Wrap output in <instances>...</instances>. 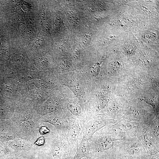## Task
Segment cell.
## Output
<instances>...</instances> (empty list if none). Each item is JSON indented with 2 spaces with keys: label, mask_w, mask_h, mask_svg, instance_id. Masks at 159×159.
Returning <instances> with one entry per match:
<instances>
[{
  "label": "cell",
  "mask_w": 159,
  "mask_h": 159,
  "mask_svg": "<svg viewBox=\"0 0 159 159\" xmlns=\"http://www.w3.org/2000/svg\"><path fill=\"white\" fill-rule=\"evenodd\" d=\"M124 138L114 132L109 125H106L95 132L88 140L90 157L109 158L116 153L117 147Z\"/></svg>",
  "instance_id": "6da1fadb"
},
{
  "label": "cell",
  "mask_w": 159,
  "mask_h": 159,
  "mask_svg": "<svg viewBox=\"0 0 159 159\" xmlns=\"http://www.w3.org/2000/svg\"><path fill=\"white\" fill-rule=\"evenodd\" d=\"M76 152L72 149L66 135L57 130L38 155V159H72Z\"/></svg>",
  "instance_id": "7a4b0ae2"
},
{
  "label": "cell",
  "mask_w": 159,
  "mask_h": 159,
  "mask_svg": "<svg viewBox=\"0 0 159 159\" xmlns=\"http://www.w3.org/2000/svg\"><path fill=\"white\" fill-rule=\"evenodd\" d=\"M11 155L26 159H36L39 150L30 141L19 137L7 142Z\"/></svg>",
  "instance_id": "3957f363"
},
{
  "label": "cell",
  "mask_w": 159,
  "mask_h": 159,
  "mask_svg": "<svg viewBox=\"0 0 159 159\" xmlns=\"http://www.w3.org/2000/svg\"><path fill=\"white\" fill-rule=\"evenodd\" d=\"M116 153L128 159H143L147 155L136 137L124 138L117 147Z\"/></svg>",
  "instance_id": "277c9868"
},
{
  "label": "cell",
  "mask_w": 159,
  "mask_h": 159,
  "mask_svg": "<svg viewBox=\"0 0 159 159\" xmlns=\"http://www.w3.org/2000/svg\"><path fill=\"white\" fill-rule=\"evenodd\" d=\"M158 114L154 111L147 110L138 107H127L122 118L139 125H146Z\"/></svg>",
  "instance_id": "5b68a950"
},
{
  "label": "cell",
  "mask_w": 159,
  "mask_h": 159,
  "mask_svg": "<svg viewBox=\"0 0 159 159\" xmlns=\"http://www.w3.org/2000/svg\"><path fill=\"white\" fill-rule=\"evenodd\" d=\"M136 137L147 155L159 152V141L156 139L146 125H139Z\"/></svg>",
  "instance_id": "8992f818"
},
{
  "label": "cell",
  "mask_w": 159,
  "mask_h": 159,
  "mask_svg": "<svg viewBox=\"0 0 159 159\" xmlns=\"http://www.w3.org/2000/svg\"><path fill=\"white\" fill-rule=\"evenodd\" d=\"M119 120L105 119L101 116L95 117L89 120L83 125L81 140H88L97 131L106 125L116 123Z\"/></svg>",
  "instance_id": "52a82bcc"
},
{
  "label": "cell",
  "mask_w": 159,
  "mask_h": 159,
  "mask_svg": "<svg viewBox=\"0 0 159 159\" xmlns=\"http://www.w3.org/2000/svg\"><path fill=\"white\" fill-rule=\"evenodd\" d=\"M109 125L114 132L124 138L136 137L139 124L121 118L116 123Z\"/></svg>",
  "instance_id": "ba28073f"
},
{
  "label": "cell",
  "mask_w": 159,
  "mask_h": 159,
  "mask_svg": "<svg viewBox=\"0 0 159 159\" xmlns=\"http://www.w3.org/2000/svg\"><path fill=\"white\" fill-rule=\"evenodd\" d=\"M68 120L69 125L66 135L72 150L76 152L77 147L81 141L84 124L72 118H68Z\"/></svg>",
  "instance_id": "9c48e42d"
},
{
  "label": "cell",
  "mask_w": 159,
  "mask_h": 159,
  "mask_svg": "<svg viewBox=\"0 0 159 159\" xmlns=\"http://www.w3.org/2000/svg\"><path fill=\"white\" fill-rule=\"evenodd\" d=\"M38 122L40 125L44 122L53 125L56 130L66 135L68 127V119L66 115L60 112H56L44 116L39 119Z\"/></svg>",
  "instance_id": "30bf717a"
},
{
  "label": "cell",
  "mask_w": 159,
  "mask_h": 159,
  "mask_svg": "<svg viewBox=\"0 0 159 159\" xmlns=\"http://www.w3.org/2000/svg\"><path fill=\"white\" fill-rule=\"evenodd\" d=\"M90 143L88 140H82L77 148L72 159H82L90 157Z\"/></svg>",
  "instance_id": "8fae6325"
},
{
  "label": "cell",
  "mask_w": 159,
  "mask_h": 159,
  "mask_svg": "<svg viewBox=\"0 0 159 159\" xmlns=\"http://www.w3.org/2000/svg\"><path fill=\"white\" fill-rule=\"evenodd\" d=\"M159 119L158 114L146 125L156 139L159 141Z\"/></svg>",
  "instance_id": "7c38bea8"
},
{
  "label": "cell",
  "mask_w": 159,
  "mask_h": 159,
  "mask_svg": "<svg viewBox=\"0 0 159 159\" xmlns=\"http://www.w3.org/2000/svg\"><path fill=\"white\" fill-rule=\"evenodd\" d=\"M44 43V38L41 36H37L34 42V45L37 47H40L42 46Z\"/></svg>",
  "instance_id": "4fadbf2b"
},
{
  "label": "cell",
  "mask_w": 159,
  "mask_h": 159,
  "mask_svg": "<svg viewBox=\"0 0 159 159\" xmlns=\"http://www.w3.org/2000/svg\"><path fill=\"white\" fill-rule=\"evenodd\" d=\"M38 131L41 135H45L51 132L47 127L42 125L39 126Z\"/></svg>",
  "instance_id": "5bb4252c"
},
{
  "label": "cell",
  "mask_w": 159,
  "mask_h": 159,
  "mask_svg": "<svg viewBox=\"0 0 159 159\" xmlns=\"http://www.w3.org/2000/svg\"><path fill=\"white\" fill-rule=\"evenodd\" d=\"M139 81L135 79L131 81L129 83L128 87L131 89L135 90L136 89L137 87H140V84H139Z\"/></svg>",
  "instance_id": "9a60e30c"
},
{
  "label": "cell",
  "mask_w": 159,
  "mask_h": 159,
  "mask_svg": "<svg viewBox=\"0 0 159 159\" xmlns=\"http://www.w3.org/2000/svg\"><path fill=\"white\" fill-rule=\"evenodd\" d=\"M143 159H159V152L147 155Z\"/></svg>",
  "instance_id": "2e32d148"
},
{
  "label": "cell",
  "mask_w": 159,
  "mask_h": 159,
  "mask_svg": "<svg viewBox=\"0 0 159 159\" xmlns=\"http://www.w3.org/2000/svg\"><path fill=\"white\" fill-rule=\"evenodd\" d=\"M108 159H128L125 157L121 156L117 153L112 156L110 158Z\"/></svg>",
  "instance_id": "e0dca14e"
},
{
  "label": "cell",
  "mask_w": 159,
  "mask_h": 159,
  "mask_svg": "<svg viewBox=\"0 0 159 159\" xmlns=\"http://www.w3.org/2000/svg\"><path fill=\"white\" fill-rule=\"evenodd\" d=\"M44 12L43 11L40 14L39 19V23L40 25H43L44 22Z\"/></svg>",
  "instance_id": "ac0fdd59"
},
{
  "label": "cell",
  "mask_w": 159,
  "mask_h": 159,
  "mask_svg": "<svg viewBox=\"0 0 159 159\" xmlns=\"http://www.w3.org/2000/svg\"><path fill=\"white\" fill-rule=\"evenodd\" d=\"M44 22L43 24L44 29L45 31L47 32L49 29V23L47 21H46Z\"/></svg>",
  "instance_id": "d6986e66"
},
{
  "label": "cell",
  "mask_w": 159,
  "mask_h": 159,
  "mask_svg": "<svg viewBox=\"0 0 159 159\" xmlns=\"http://www.w3.org/2000/svg\"><path fill=\"white\" fill-rule=\"evenodd\" d=\"M26 32L27 35L29 36H32L34 34L33 31L32 29L30 28L27 29Z\"/></svg>",
  "instance_id": "ffe728a7"
},
{
  "label": "cell",
  "mask_w": 159,
  "mask_h": 159,
  "mask_svg": "<svg viewBox=\"0 0 159 159\" xmlns=\"http://www.w3.org/2000/svg\"><path fill=\"white\" fill-rule=\"evenodd\" d=\"M83 159H107L106 158H105V157H100L97 158H92L91 157L88 158H84Z\"/></svg>",
  "instance_id": "44dd1931"
}]
</instances>
